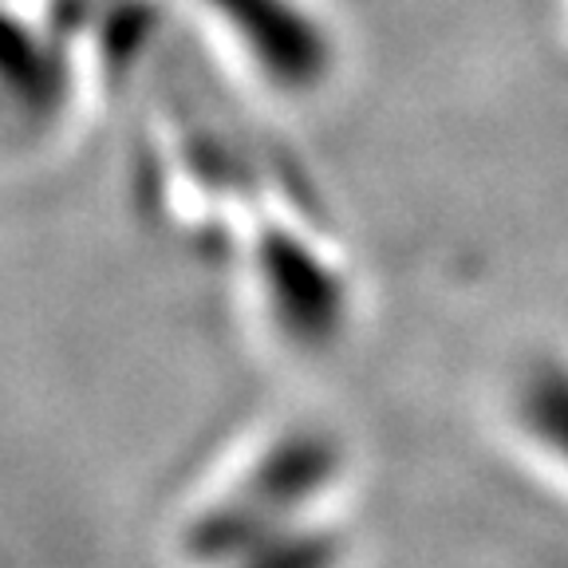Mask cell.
Returning a JSON list of instances; mask_svg holds the SVG:
<instances>
[{
  "mask_svg": "<svg viewBox=\"0 0 568 568\" xmlns=\"http://www.w3.org/2000/svg\"><path fill=\"white\" fill-rule=\"evenodd\" d=\"M273 154H257L210 131L178 123L151 146L154 202L182 237H222V253L245 301L273 336L304 352L328 344L352 320V268L328 217Z\"/></svg>",
  "mask_w": 568,
  "mask_h": 568,
  "instance_id": "1",
  "label": "cell"
},
{
  "mask_svg": "<svg viewBox=\"0 0 568 568\" xmlns=\"http://www.w3.org/2000/svg\"><path fill=\"white\" fill-rule=\"evenodd\" d=\"M162 0H0V134L40 139L131 80Z\"/></svg>",
  "mask_w": 568,
  "mask_h": 568,
  "instance_id": "3",
  "label": "cell"
},
{
  "mask_svg": "<svg viewBox=\"0 0 568 568\" xmlns=\"http://www.w3.org/2000/svg\"><path fill=\"white\" fill-rule=\"evenodd\" d=\"M205 44L268 103H312L344 68V40L320 0H186Z\"/></svg>",
  "mask_w": 568,
  "mask_h": 568,
  "instance_id": "4",
  "label": "cell"
},
{
  "mask_svg": "<svg viewBox=\"0 0 568 568\" xmlns=\"http://www.w3.org/2000/svg\"><path fill=\"white\" fill-rule=\"evenodd\" d=\"M501 415L521 450L568 470V355H525L509 375Z\"/></svg>",
  "mask_w": 568,
  "mask_h": 568,
  "instance_id": "5",
  "label": "cell"
},
{
  "mask_svg": "<svg viewBox=\"0 0 568 568\" xmlns=\"http://www.w3.org/2000/svg\"><path fill=\"white\" fill-rule=\"evenodd\" d=\"M347 450L316 426H276L182 509V568H344Z\"/></svg>",
  "mask_w": 568,
  "mask_h": 568,
  "instance_id": "2",
  "label": "cell"
}]
</instances>
